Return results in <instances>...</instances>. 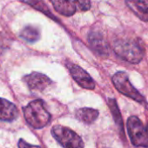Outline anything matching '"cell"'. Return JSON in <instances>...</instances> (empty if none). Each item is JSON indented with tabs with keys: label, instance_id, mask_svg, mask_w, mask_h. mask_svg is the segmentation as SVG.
Listing matches in <instances>:
<instances>
[{
	"label": "cell",
	"instance_id": "9c48e42d",
	"mask_svg": "<svg viewBox=\"0 0 148 148\" xmlns=\"http://www.w3.org/2000/svg\"><path fill=\"white\" fill-rule=\"evenodd\" d=\"M127 7L144 22H148V0H125Z\"/></svg>",
	"mask_w": 148,
	"mask_h": 148
},
{
	"label": "cell",
	"instance_id": "277c9868",
	"mask_svg": "<svg viewBox=\"0 0 148 148\" xmlns=\"http://www.w3.org/2000/svg\"><path fill=\"white\" fill-rule=\"evenodd\" d=\"M53 8L59 14L71 17L77 12H86L91 8L90 0H51Z\"/></svg>",
	"mask_w": 148,
	"mask_h": 148
},
{
	"label": "cell",
	"instance_id": "ba28073f",
	"mask_svg": "<svg viewBox=\"0 0 148 148\" xmlns=\"http://www.w3.org/2000/svg\"><path fill=\"white\" fill-rule=\"evenodd\" d=\"M24 80L32 91L37 92L44 91L51 84V80L47 76L39 72H32L26 75Z\"/></svg>",
	"mask_w": 148,
	"mask_h": 148
},
{
	"label": "cell",
	"instance_id": "9a60e30c",
	"mask_svg": "<svg viewBox=\"0 0 148 148\" xmlns=\"http://www.w3.org/2000/svg\"><path fill=\"white\" fill-rule=\"evenodd\" d=\"M20 1H22L25 4H28L29 5L32 6L33 8L37 9L38 11L45 13L47 16H51V18H54V16L51 13V11L48 9V7L45 4V2L42 1V0H20Z\"/></svg>",
	"mask_w": 148,
	"mask_h": 148
},
{
	"label": "cell",
	"instance_id": "52a82bcc",
	"mask_svg": "<svg viewBox=\"0 0 148 148\" xmlns=\"http://www.w3.org/2000/svg\"><path fill=\"white\" fill-rule=\"evenodd\" d=\"M69 70L71 77L81 87L88 90H93L95 88V82L92 77L80 66L71 64Z\"/></svg>",
	"mask_w": 148,
	"mask_h": 148
},
{
	"label": "cell",
	"instance_id": "3957f363",
	"mask_svg": "<svg viewBox=\"0 0 148 148\" xmlns=\"http://www.w3.org/2000/svg\"><path fill=\"white\" fill-rule=\"evenodd\" d=\"M52 136L64 148H84L82 138L72 130L62 125H55L51 129Z\"/></svg>",
	"mask_w": 148,
	"mask_h": 148
},
{
	"label": "cell",
	"instance_id": "8992f818",
	"mask_svg": "<svg viewBox=\"0 0 148 148\" xmlns=\"http://www.w3.org/2000/svg\"><path fill=\"white\" fill-rule=\"evenodd\" d=\"M112 83L115 88L125 96L138 102L144 103L145 98L140 94V92L132 85L129 80L128 75L124 71H118L112 77Z\"/></svg>",
	"mask_w": 148,
	"mask_h": 148
},
{
	"label": "cell",
	"instance_id": "5bb4252c",
	"mask_svg": "<svg viewBox=\"0 0 148 148\" xmlns=\"http://www.w3.org/2000/svg\"><path fill=\"white\" fill-rule=\"evenodd\" d=\"M108 105H109V107L111 109V112H112V114L114 118V120H115V123L118 125L119 130H120V132L124 134V129H123V121H122V118H121V114H120V112L119 110V107H118V105H117V102L115 101V99H108Z\"/></svg>",
	"mask_w": 148,
	"mask_h": 148
},
{
	"label": "cell",
	"instance_id": "2e32d148",
	"mask_svg": "<svg viewBox=\"0 0 148 148\" xmlns=\"http://www.w3.org/2000/svg\"><path fill=\"white\" fill-rule=\"evenodd\" d=\"M18 147L19 148H40L39 146L38 145H31V144H28L26 143L25 140L23 139H20L18 141Z\"/></svg>",
	"mask_w": 148,
	"mask_h": 148
},
{
	"label": "cell",
	"instance_id": "7c38bea8",
	"mask_svg": "<svg viewBox=\"0 0 148 148\" xmlns=\"http://www.w3.org/2000/svg\"><path fill=\"white\" fill-rule=\"evenodd\" d=\"M76 117L86 124H92L99 117V111L92 108H81L77 111Z\"/></svg>",
	"mask_w": 148,
	"mask_h": 148
},
{
	"label": "cell",
	"instance_id": "6da1fadb",
	"mask_svg": "<svg viewBox=\"0 0 148 148\" xmlns=\"http://www.w3.org/2000/svg\"><path fill=\"white\" fill-rule=\"evenodd\" d=\"M24 115L27 123L36 129H40L47 125L51 119V115L46 110L44 102L40 99L33 100L24 108Z\"/></svg>",
	"mask_w": 148,
	"mask_h": 148
},
{
	"label": "cell",
	"instance_id": "4fadbf2b",
	"mask_svg": "<svg viewBox=\"0 0 148 148\" xmlns=\"http://www.w3.org/2000/svg\"><path fill=\"white\" fill-rule=\"evenodd\" d=\"M21 37L31 43L36 42L37 40L39 39L40 38V32L39 30L32 25H28L26 27H25L23 29V31L21 32Z\"/></svg>",
	"mask_w": 148,
	"mask_h": 148
},
{
	"label": "cell",
	"instance_id": "7a4b0ae2",
	"mask_svg": "<svg viewBox=\"0 0 148 148\" xmlns=\"http://www.w3.org/2000/svg\"><path fill=\"white\" fill-rule=\"evenodd\" d=\"M115 53L126 62L131 64L139 63L144 57L142 46L132 39H119L114 43Z\"/></svg>",
	"mask_w": 148,
	"mask_h": 148
},
{
	"label": "cell",
	"instance_id": "8fae6325",
	"mask_svg": "<svg viewBox=\"0 0 148 148\" xmlns=\"http://www.w3.org/2000/svg\"><path fill=\"white\" fill-rule=\"evenodd\" d=\"M88 41L93 50L101 55L108 54V45L102 34L98 32H92L89 34Z\"/></svg>",
	"mask_w": 148,
	"mask_h": 148
},
{
	"label": "cell",
	"instance_id": "5b68a950",
	"mask_svg": "<svg viewBox=\"0 0 148 148\" xmlns=\"http://www.w3.org/2000/svg\"><path fill=\"white\" fill-rule=\"evenodd\" d=\"M128 134L133 145L148 147V133L141 120L136 116H131L126 123Z\"/></svg>",
	"mask_w": 148,
	"mask_h": 148
},
{
	"label": "cell",
	"instance_id": "30bf717a",
	"mask_svg": "<svg viewBox=\"0 0 148 148\" xmlns=\"http://www.w3.org/2000/svg\"><path fill=\"white\" fill-rule=\"evenodd\" d=\"M18 115L17 106L5 99H0V120L12 121Z\"/></svg>",
	"mask_w": 148,
	"mask_h": 148
}]
</instances>
